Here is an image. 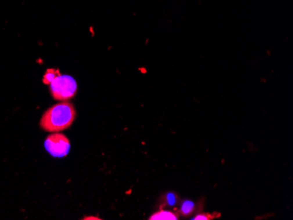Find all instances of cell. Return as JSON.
I'll list each match as a JSON object with an SVG mask.
<instances>
[{
  "instance_id": "5b68a950",
  "label": "cell",
  "mask_w": 293,
  "mask_h": 220,
  "mask_svg": "<svg viewBox=\"0 0 293 220\" xmlns=\"http://www.w3.org/2000/svg\"><path fill=\"white\" fill-rule=\"evenodd\" d=\"M195 207H196V205H195V203L193 201L189 200V199H185L181 203L180 212L184 216H189L190 214H191L193 212V210H195Z\"/></svg>"
},
{
  "instance_id": "52a82bcc",
  "label": "cell",
  "mask_w": 293,
  "mask_h": 220,
  "mask_svg": "<svg viewBox=\"0 0 293 220\" xmlns=\"http://www.w3.org/2000/svg\"><path fill=\"white\" fill-rule=\"evenodd\" d=\"M166 201H167V203H168V205L170 206H174L177 204V195L173 192H169L168 194L166 195Z\"/></svg>"
},
{
  "instance_id": "6da1fadb",
  "label": "cell",
  "mask_w": 293,
  "mask_h": 220,
  "mask_svg": "<svg viewBox=\"0 0 293 220\" xmlns=\"http://www.w3.org/2000/svg\"><path fill=\"white\" fill-rule=\"evenodd\" d=\"M76 112L69 102H62L51 106L41 117L39 125L49 132H58L69 128L74 122Z\"/></svg>"
},
{
  "instance_id": "ba28073f",
  "label": "cell",
  "mask_w": 293,
  "mask_h": 220,
  "mask_svg": "<svg viewBox=\"0 0 293 220\" xmlns=\"http://www.w3.org/2000/svg\"><path fill=\"white\" fill-rule=\"evenodd\" d=\"M191 219L192 220H208V219H210V217L207 215H204V214H198Z\"/></svg>"
},
{
  "instance_id": "8992f818",
  "label": "cell",
  "mask_w": 293,
  "mask_h": 220,
  "mask_svg": "<svg viewBox=\"0 0 293 220\" xmlns=\"http://www.w3.org/2000/svg\"><path fill=\"white\" fill-rule=\"evenodd\" d=\"M59 75H61V73L59 71V69H55V68H49L46 71L45 75L43 76V79L42 82L45 84H49L56 77H58Z\"/></svg>"
},
{
  "instance_id": "277c9868",
  "label": "cell",
  "mask_w": 293,
  "mask_h": 220,
  "mask_svg": "<svg viewBox=\"0 0 293 220\" xmlns=\"http://www.w3.org/2000/svg\"><path fill=\"white\" fill-rule=\"evenodd\" d=\"M150 220H177V216L170 210H159L158 212L153 214L150 217Z\"/></svg>"
},
{
  "instance_id": "7a4b0ae2",
  "label": "cell",
  "mask_w": 293,
  "mask_h": 220,
  "mask_svg": "<svg viewBox=\"0 0 293 220\" xmlns=\"http://www.w3.org/2000/svg\"><path fill=\"white\" fill-rule=\"evenodd\" d=\"M49 89L55 99L65 101L75 97L77 90V83L70 76L59 75L49 83Z\"/></svg>"
},
{
  "instance_id": "3957f363",
  "label": "cell",
  "mask_w": 293,
  "mask_h": 220,
  "mask_svg": "<svg viewBox=\"0 0 293 220\" xmlns=\"http://www.w3.org/2000/svg\"><path fill=\"white\" fill-rule=\"evenodd\" d=\"M47 152L53 157L62 158L66 156L70 149L69 139L62 133H53L47 137L44 142Z\"/></svg>"
}]
</instances>
